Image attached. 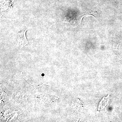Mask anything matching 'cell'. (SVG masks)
<instances>
[{"instance_id": "7a4b0ae2", "label": "cell", "mask_w": 122, "mask_h": 122, "mask_svg": "<svg viewBox=\"0 0 122 122\" xmlns=\"http://www.w3.org/2000/svg\"><path fill=\"white\" fill-rule=\"evenodd\" d=\"M28 29L25 30L20 31L18 33L17 37V41L18 44L21 47L26 46L28 44L25 35L26 31Z\"/></svg>"}, {"instance_id": "6da1fadb", "label": "cell", "mask_w": 122, "mask_h": 122, "mask_svg": "<svg viewBox=\"0 0 122 122\" xmlns=\"http://www.w3.org/2000/svg\"><path fill=\"white\" fill-rule=\"evenodd\" d=\"M97 11L91 10L86 11L70 12L65 16L63 22L69 23L72 25H77L81 24L83 17L86 15H92L95 17Z\"/></svg>"}]
</instances>
